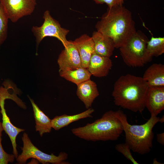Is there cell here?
I'll return each instance as SVG.
<instances>
[{
  "mask_svg": "<svg viewBox=\"0 0 164 164\" xmlns=\"http://www.w3.org/2000/svg\"><path fill=\"white\" fill-rule=\"evenodd\" d=\"M7 99L5 94L3 92H0V106L1 108V113L2 115V126L5 133L9 137L13 147V152L16 158L18 156L17 150L16 138L18 135L25 130L18 128L14 126L10 121L9 117L7 116L4 107L5 100Z\"/></svg>",
  "mask_w": 164,
  "mask_h": 164,
  "instance_id": "obj_11",
  "label": "cell"
},
{
  "mask_svg": "<svg viewBox=\"0 0 164 164\" xmlns=\"http://www.w3.org/2000/svg\"><path fill=\"white\" fill-rule=\"evenodd\" d=\"M3 130L2 126V123L0 122V134L1 135H2V132Z\"/></svg>",
  "mask_w": 164,
  "mask_h": 164,
  "instance_id": "obj_27",
  "label": "cell"
},
{
  "mask_svg": "<svg viewBox=\"0 0 164 164\" xmlns=\"http://www.w3.org/2000/svg\"><path fill=\"white\" fill-rule=\"evenodd\" d=\"M149 40L144 33L138 30L119 48L121 56L126 65L133 67H142L152 60V57L146 49Z\"/></svg>",
  "mask_w": 164,
  "mask_h": 164,
  "instance_id": "obj_5",
  "label": "cell"
},
{
  "mask_svg": "<svg viewBox=\"0 0 164 164\" xmlns=\"http://www.w3.org/2000/svg\"><path fill=\"white\" fill-rule=\"evenodd\" d=\"M95 27L113 40L116 48L123 46L137 31L132 12L123 5L108 7Z\"/></svg>",
  "mask_w": 164,
  "mask_h": 164,
  "instance_id": "obj_1",
  "label": "cell"
},
{
  "mask_svg": "<svg viewBox=\"0 0 164 164\" xmlns=\"http://www.w3.org/2000/svg\"><path fill=\"white\" fill-rule=\"evenodd\" d=\"M9 19L0 4V46L7 38Z\"/></svg>",
  "mask_w": 164,
  "mask_h": 164,
  "instance_id": "obj_21",
  "label": "cell"
},
{
  "mask_svg": "<svg viewBox=\"0 0 164 164\" xmlns=\"http://www.w3.org/2000/svg\"><path fill=\"white\" fill-rule=\"evenodd\" d=\"M57 63L59 71L75 69L81 66V62L78 51L73 41L69 40L59 56Z\"/></svg>",
  "mask_w": 164,
  "mask_h": 164,
  "instance_id": "obj_9",
  "label": "cell"
},
{
  "mask_svg": "<svg viewBox=\"0 0 164 164\" xmlns=\"http://www.w3.org/2000/svg\"><path fill=\"white\" fill-rule=\"evenodd\" d=\"M112 66L110 57L101 56L94 52L91 57L87 69L91 75L101 77L108 74Z\"/></svg>",
  "mask_w": 164,
  "mask_h": 164,
  "instance_id": "obj_13",
  "label": "cell"
},
{
  "mask_svg": "<svg viewBox=\"0 0 164 164\" xmlns=\"http://www.w3.org/2000/svg\"><path fill=\"white\" fill-rule=\"evenodd\" d=\"M149 87L142 77L128 74L115 82L112 96L115 105L135 112L142 113L145 108Z\"/></svg>",
  "mask_w": 164,
  "mask_h": 164,
  "instance_id": "obj_2",
  "label": "cell"
},
{
  "mask_svg": "<svg viewBox=\"0 0 164 164\" xmlns=\"http://www.w3.org/2000/svg\"><path fill=\"white\" fill-rule=\"evenodd\" d=\"M158 163H159V162L158 161H157L156 159H155L153 160V164H159Z\"/></svg>",
  "mask_w": 164,
  "mask_h": 164,
  "instance_id": "obj_28",
  "label": "cell"
},
{
  "mask_svg": "<svg viewBox=\"0 0 164 164\" xmlns=\"http://www.w3.org/2000/svg\"><path fill=\"white\" fill-rule=\"evenodd\" d=\"M77 95L87 109L91 108L95 99L99 95L97 84L90 79L77 85Z\"/></svg>",
  "mask_w": 164,
  "mask_h": 164,
  "instance_id": "obj_14",
  "label": "cell"
},
{
  "mask_svg": "<svg viewBox=\"0 0 164 164\" xmlns=\"http://www.w3.org/2000/svg\"><path fill=\"white\" fill-rule=\"evenodd\" d=\"M146 49L152 57L162 55L164 53V37L152 36L147 42Z\"/></svg>",
  "mask_w": 164,
  "mask_h": 164,
  "instance_id": "obj_20",
  "label": "cell"
},
{
  "mask_svg": "<svg viewBox=\"0 0 164 164\" xmlns=\"http://www.w3.org/2000/svg\"><path fill=\"white\" fill-rule=\"evenodd\" d=\"M73 42L79 52L81 66L87 68L91 57L95 52L94 43L92 37L84 34Z\"/></svg>",
  "mask_w": 164,
  "mask_h": 164,
  "instance_id": "obj_12",
  "label": "cell"
},
{
  "mask_svg": "<svg viewBox=\"0 0 164 164\" xmlns=\"http://www.w3.org/2000/svg\"><path fill=\"white\" fill-rule=\"evenodd\" d=\"M95 2L98 4H106L108 8L123 5L124 2L126 0H93Z\"/></svg>",
  "mask_w": 164,
  "mask_h": 164,
  "instance_id": "obj_24",
  "label": "cell"
},
{
  "mask_svg": "<svg viewBox=\"0 0 164 164\" xmlns=\"http://www.w3.org/2000/svg\"><path fill=\"white\" fill-rule=\"evenodd\" d=\"M164 121V115L162 116V117L159 118V122L161 123H163Z\"/></svg>",
  "mask_w": 164,
  "mask_h": 164,
  "instance_id": "obj_26",
  "label": "cell"
},
{
  "mask_svg": "<svg viewBox=\"0 0 164 164\" xmlns=\"http://www.w3.org/2000/svg\"><path fill=\"white\" fill-rule=\"evenodd\" d=\"M71 131L74 135L86 141H105L117 140L123 132V128L118 110H110L93 122L72 128Z\"/></svg>",
  "mask_w": 164,
  "mask_h": 164,
  "instance_id": "obj_3",
  "label": "cell"
},
{
  "mask_svg": "<svg viewBox=\"0 0 164 164\" xmlns=\"http://www.w3.org/2000/svg\"><path fill=\"white\" fill-rule=\"evenodd\" d=\"M2 135L0 134V164H7L9 162L12 163L15 156L14 154L7 153L4 150L1 143Z\"/></svg>",
  "mask_w": 164,
  "mask_h": 164,
  "instance_id": "obj_23",
  "label": "cell"
},
{
  "mask_svg": "<svg viewBox=\"0 0 164 164\" xmlns=\"http://www.w3.org/2000/svg\"><path fill=\"white\" fill-rule=\"evenodd\" d=\"M119 117L125 133V143L133 152L141 155L149 152L153 146L154 134L153 129L160 118L151 115L145 123L141 125H131L128 121L123 111L118 110Z\"/></svg>",
  "mask_w": 164,
  "mask_h": 164,
  "instance_id": "obj_4",
  "label": "cell"
},
{
  "mask_svg": "<svg viewBox=\"0 0 164 164\" xmlns=\"http://www.w3.org/2000/svg\"><path fill=\"white\" fill-rule=\"evenodd\" d=\"M60 77L77 85L90 79L92 75L87 68L82 67L73 70L59 71Z\"/></svg>",
  "mask_w": 164,
  "mask_h": 164,
  "instance_id": "obj_19",
  "label": "cell"
},
{
  "mask_svg": "<svg viewBox=\"0 0 164 164\" xmlns=\"http://www.w3.org/2000/svg\"><path fill=\"white\" fill-rule=\"evenodd\" d=\"M9 19L15 22L22 17L31 15L37 4L36 0H0Z\"/></svg>",
  "mask_w": 164,
  "mask_h": 164,
  "instance_id": "obj_8",
  "label": "cell"
},
{
  "mask_svg": "<svg viewBox=\"0 0 164 164\" xmlns=\"http://www.w3.org/2000/svg\"><path fill=\"white\" fill-rule=\"evenodd\" d=\"M145 108L151 115L157 116L164 109V87H149Z\"/></svg>",
  "mask_w": 164,
  "mask_h": 164,
  "instance_id": "obj_10",
  "label": "cell"
},
{
  "mask_svg": "<svg viewBox=\"0 0 164 164\" xmlns=\"http://www.w3.org/2000/svg\"><path fill=\"white\" fill-rule=\"evenodd\" d=\"M23 147H21L22 152L16 158L19 164H24L30 158L36 159L43 164H70L66 161L68 157L65 152H60L58 156L53 153L48 154L39 150L32 143L28 134L24 132L22 137Z\"/></svg>",
  "mask_w": 164,
  "mask_h": 164,
  "instance_id": "obj_6",
  "label": "cell"
},
{
  "mask_svg": "<svg viewBox=\"0 0 164 164\" xmlns=\"http://www.w3.org/2000/svg\"><path fill=\"white\" fill-rule=\"evenodd\" d=\"M44 19L43 24L40 27L33 26L32 31L36 37L37 46L45 37H53L57 38L62 43L64 47L69 43L66 36L69 30L61 27L59 22L51 15L49 10L43 14Z\"/></svg>",
  "mask_w": 164,
  "mask_h": 164,
  "instance_id": "obj_7",
  "label": "cell"
},
{
  "mask_svg": "<svg viewBox=\"0 0 164 164\" xmlns=\"http://www.w3.org/2000/svg\"><path fill=\"white\" fill-rule=\"evenodd\" d=\"M142 78L149 87H164V65L152 64L145 70Z\"/></svg>",
  "mask_w": 164,
  "mask_h": 164,
  "instance_id": "obj_16",
  "label": "cell"
},
{
  "mask_svg": "<svg viewBox=\"0 0 164 164\" xmlns=\"http://www.w3.org/2000/svg\"><path fill=\"white\" fill-rule=\"evenodd\" d=\"M34 113L35 120L36 131H38L41 136L44 134L50 132L52 128L51 120L34 103L33 100L30 98Z\"/></svg>",
  "mask_w": 164,
  "mask_h": 164,
  "instance_id": "obj_18",
  "label": "cell"
},
{
  "mask_svg": "<svg viewBox=\"0 0 164 164\" xmlns=\"http://www.w3.org/2000/svg\"><path fill=\"white\" fill-rule=\"evenodd\" d=\"M157 142L162 145H164V133L157 134L156 136Z\"/></svg>",
  "mask_w": 164,
  "mask_h": 164,
  "instance_id": "obj_25",
  "label": "cell"
},
{
  "mask_svg": "<svg viewBox=\"0 0 164 164\" xmlns=\"http://www.w3.org/2000/svg\"><path fill=\"white\" fill-rule=\"evenodd\" d=\"M94 109L90 108L86 111L80 113L73 115L64 114L60 116H57L51 120L52 128L56 130H59L66 127L71 123L79 120L92 117V114Z\"/></svg>",
  "mask_w": 164,
  "mask_h": 164,
  "instance_id": "obj_17",
  "label": "cell"
},
{
  "mask_svg": "<svg viewBox=\"0 0 164 164\" xmlns=\"http://www.w3.org/2000/svg\"><path fill=\"white\" fill-rule=\"evenodd\" d=\"M91 37L94 43L95 53L109 57L112 55L115 47L110 38L97 31L93 32Z\"/></svg>",
  "mask_w": 164,
  "mask_h": 164,
  "instance_id": "obj_15",
  "label": "cell"
},
{
  "mask_svg": "<svg viewBox=\"0 0 164 164\" xmlns=\"http://www.w3.org/2000/svg\"><path fill=\"white\" fill-rule=\"evenodd\" d=\"M115 149L117 151L121 153L127 159L133 164H139L133 157L131 151V149L126 143L117 144Z\"/></svg>",
  "mask_w": 164,
  "mask_h": 164,
  "instance_id": "obj_22",
  "label": "cell"
}]
</instances>
